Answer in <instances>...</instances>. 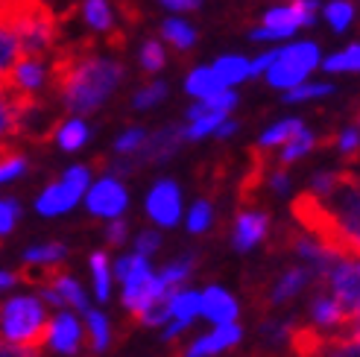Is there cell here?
Listing matches in <instances>:
<instances>
[{
    "mask_svg": "<svg viewBox=\"0 0 360 357\" xmlns=\"http://www.w3.org/2000/svg\"><path fill=\"white\" fill-rule=\"evenodd\" d=\"M193 261H196V255H182V258H176V261H170L165 270H161L158 275H161V281L167 284L170 290H176L182 281H188V275L193 273Z\"/></svg>",
    "mask_w": 360,
    "mask_h": 357,
    "instance_id": "obj_32",
    "label": "cell"
},
{
    "mask_svg": "<svg viewBox=\"0 0 360 357\" xmlns=\"http://www.w3.org/2000/svg\"><path fill=\"white\" fill-rule=\"evenodd\" d=\"M147 132H143L141 126H132L126 129L117 141H115V155H138L143 150V144H147Z\"/></svg>",
    "mask_w": 360,
    "mask_h": 357,
    "instance_id": "obj_35",
    "label": "cell"
},
{
    "mask_svg": "<svg viewBox=\"0 0 360 357\" xmlns=\"http://www.w3.org/2000/svg\"><path fill=\"white\" fill-rule=\"evenodd\" d=\"M158 246H161V238L155 235V231H141V235L135 238V252L138 255H147L150 258Z\"/></svg>",
    "mask_w": 360,
    "mask_h": 357,
    "instance_id": "obj_44",
    "label": "cell"
},
{
    "mask_svg": "<svg viewBox=\"0 0 360 357\" xmlns=\"http://www.w3.org/2000/svg\"><path fill=\"white\" fill-rule=\"evenodd\" d=\"M220 88H226V85L220 82L217 74H214V67H193L188 74V79H185V91L196 100H205L214 91H220Z\"/></svg>",
    "mask_w": 360,
    "mask_h": 357,
    "instance_id": "obj_19",
    "label": "cell"
},
{
    "mask_svg": "<svg viewBox=\"0 0 360 357\" xmlns=\"http://www.w3.org/2000/svg\"><path fill=\"white\" fill-rule=\"evenodd\" d=\"M243 337V328L238 323H229V325H217L211 334L200 337L196 343H191L188 354L185 357H214V354H220L226 349H231L238 340Z\"/></svg>",
    "mask_w": 360,
    "mask_h": 357,
    "instance_id": "obj_13",
    "label": "cell"
},
{
    "mask_svg": "<svg viewBox=\"0 0 360 357\" xmlns=\"http://www.w3.org/2000/svg\"><path fill=\"white\" fill-rule=\"evenodd\" d=\"M357 123H360V115H357Z\"/></svg>",
    "mask_w": 360,
    "mask_h": 357,
    "instance_id": "obj_53",
    "label": "cell"
},
{
    "mask_svg": "<svg viewBox=\"0 0 360 357\" xmlns=\"http://www.w3.org/2000/svg\"><path fill=\"white\" fill-rule=\"evenodd\" d=\"M4 343H18L30 349H41L50 343V319L44 311V299L15 296L4 305Z\"/></svg>",
    "mask_w": 360,
    "mask_h": 357,
    "instance_id": "obj_3",
    "label": "cell"
},
{
    "mask_svg": "<svg viewBox=\"0 0 360 357\" xmlns=\"http://www.w3.org/2000/svg\"><path fill=\"white\" fill-rule=\"evenodd\" d=\"M337 150L346 162H354L360 152V126H346L343 132L337 135Z\"/></svg>",
    "mask_w": 360,
    "mask_h": 357,
    "instance_id": "obj_40",
    "label": "cell"
},
{
    "mask_svg": "<svg viewBox=\"0 0 360 357\" xmlns=\"http://www.w3.org/2000/svg\"><path fill=\"white\" fill-rule=\"evenodd\" d=\"M238 105V94L231 91V88H220V91H214L211 97H205V100H196L191 109H188V120L191 117H196V115H202V112H231Z\"/></svg>",
    "mask_w": 360,
    "mask_h": 357,
    "instance_id": "obj_23",
    "label": "cell"
},
{
    "mask_svg": "<svg viewBox=\"0 0 360 357\" xmlns=\"http://www.w3.org/2000/svg\"><path fill=\"white\" fill-rule=\"evenodd\" d=\"M334 94V88L328 82H302L296 88H290L287 91V103H304V100H316V97H328Z\"/></svg>",
    "mask_w": 360,
    "mask_h": 357,
    "instance_id": "obj_36",
    "label": "cell"
},
{
    "mask_svg": "<svg viewBox=\"0 0 360 357\" xmlns=\"http://www.w3.org/2000/svg\"><path fill=\"white\" fill-rule=\"evenodd\" d=\"M18 214H21V205L15 200H4L0 202V235H9L18 223Z\"/></svg>",
    "mask_w": 360,
    "mask_h": 357,
    "instance_id": "obj_43",
    "label": "cell"
},
{
    "mask_svg": "<svg viewBox=\"0 0 360 357\" xmlns=\"http://www.w3.org/2000/svg\"><path fill=\"white\" fill-rule=\"evenodd\" d=\"M85 319H88V334H91V349L97 354H103L112 340L109 319H105V313H100V311H85Z\"/></svg>",
    "mask_w": 360,
    "mask_h": 357,
    "instance_id": "obj_28",
    "label": "cell"
},
{
    "mask_svg": "<svg viewBox=\"0 0 360 357\" xmlns=\"http://www.w3.org/2000/svg\"><path fill=\"white\" fill-rule=\"evenodd\" d=\"M308 126H304V120H299V117H290V120H278L273 129H266L264 135H261V141H258V147L261 150H273V147H284L287 141H293L299 132H304Z\"/></svg>",
    "mask_w": 360,
    "mask_h": 357,
    "instance_id": "obj_20",
    "label": "cell"
},
{
    "mask_svg": "<svg viewBox=\"0 0 360 357\" xmlns=\"http://www.w3.org/2000/svg\"><path fill=\"white\" fill-rule=\"evenodd\" d=\"M261 334H264V340L281 346V343H290L293 340L296 325L290 323V319H266V323L261 325Z\"/></svg>",
    "mask_w": 360,
    "mask_h": 357,
    "instance_id": "obj_34",
    "label": "cell"
},
{
    "mask_svg": "<svg viewBox=\"0 0 360 357\" xmlns=\"http://www.w3.org/2000/svg\"><path fill=\"white\" fill-rule=\"evenodd\" d=\"M328 74H360V44H349L346 50L334 53L322 62Z\"/></svg>",
    "mask_w": 360,
    "mask_h": 357,
    "instance_id": "obj_26",
    "label": "cell"
},
{
    "mask_svg": "<svg viewBox=\"0 0 360 357\" xmlns=\"http://www.w3.org/2000/svg\"><path fill=\"white\" fill-rule=\"evenodd\" d=\"M211 67H214V74L220 77V82L226 88H231V85H238V82H243L249 77L252 62H246L243 56H223V59L214 62Z\"/></svg>",
    "mask_w": 360,
    "mask_h": 357,
    "instance_id": "obj_22",
    "label": "cell"
},
{
    "mask_svg": "<svg viewBox=\"0 0 360 357\" xmlns=\"http://www.w3.org/2000/svg\"><path fill=\"white\" fill-rule=\"evenodd\" d=\"M311 319H314V325L316 328H337V334H343L346 325H349V316L343 311V305L337 301V296L328 290V293H319L314 301H311Z\"/></svg>",
    "mask_w": 360,
    "mask_h": 357,
    "instance_id": "obj_17",
    "label": "cell"
},
{
    "mask_svg": "<svg viewBox=\"0 0 360 357\" xmlns=\"http://www.w3.org/2000/svg\"><path fill=\"white\" fill-rule=\"evenodd\" d=\"M311 273H314V266H290V270H284L273 281V290H269V305H284V301H290L293 296H299L304 290V284L311 281Z\"/></svg>",
    "mask_w": 360,
    "mask_h": 357,
    "instance_id": "obj_18",
    "label": "cell"
},
{
    "mask_svg": "<svg viewBox=\"0 0 360 357\" xmlns=\"http://www.w3.org/2000/svg\"><path fill=\"white\" fill-rule=\"evenodd\" d=\"M56 141H59V147L65 150V152H77V150H82L85 144H88V126H85V120L82 117H70V120H65L62 126L56 129Z\"/></svg>",
    "mask_w": 360,
    "mask_h": 357,
    "instance_id": "obj_21",
    "label": "cell"
},
{
    "mask_svg": "<svg viewBox=\"0 0 360 357\" xmlns=\"http://www.w3.org/2000/svg\"><path fill=\"white\" fill-rule=\"evenodd\" d=\"M211 205L205 202V200H200V202H193V208H191V214H188V228L193 231V235H202V231H208V226H211Z\"/></svg>",
    "mask_w": 360,
    "mask_h": 357,
    "instance_id": "obj_41",
    "label": "cell"
},
{
    "mask_svg": "<svg viewBox=\"0 0 360 357\" xmlns=\"http://www.w3.org/2000/svg\"><path fill=\"white\" fill-rule=\"evenodd\" d=\"M147 214L158 226H167V228L176 226L179 217H182V193H179V185L170 182V178L155 182V188L147 196Z\"/></svg>",
    "mask_w": 360,
    "mask_h": 357,
    "instance_id": "obj_11",
    "label": "cell"
},
{
    "mask_svg": "<svg viewBox=\"0 0 360 357\" xmlns=\"http://www.w3.org/2000/svg\"><path fill=\"white\" fill-rule=\"evenodd\" d=\"M278 53H281V50H269V53H261V56H258L255 62H252V70H249V77H261V74H266V70L276 65Z\"/></svg>",
    "mask_w": 360,
    "mask_h": 357,
    "instance_id": "obj_45",
    "label": "cell"
},
{
    "mask_svg": "<svg viewBox=\"0 0 360 357\" xmlns=\"http://www.w3.org/2000/svg\"><path fill=\"white\" fill-rule=\"evenodd\" d=\"M165 97H167V85L155 79V82H150V85H143L141 91L132 97V105H135L138 112H143V109H153V105H158Z\"/></svg>",
    "mask_w": 360,
    "mask_h": 357,
    "instance_id": "obj_37",
    "label": "cell"
},
{
    "mask_svg": "<svg viewBox=\"0 0 360 357\" xmlns=\"http://www.w3.org/2000/svg\"><path fill=\"white\" fill-rule=\"evenodd\" d=\"M79 343H82V328L77 323V316L74 313H59L50 323V349L70 357V354L79 351Z\"/></svg>",
    "mask_w": 360,
    "mask_h": 357,
    "instance_id": "obj_16",
    "label": "cell"
},
{
    "mask_svg": "<svg viewBox=\"0 0 360 357\" xmlns=\"http://www.w3.org/2000/svg\"><path fill=\"white\" fill-rule=\"evenodd\" d=\"M340 176H343V170H319V173H314V178H311V190L319 193V196H328V193L337 188Z\"/></svg>",
    "mask_w": 360,
    "mask_h": 357,
    "instance_id": "obj_42",
    "label": "cell"
},
{
    "mask_svg": "<svg viewBox=\"0 0 360 357\" xmlns=\"http://www.w3.org/2000/svg\"><path fill=\"white\" fill-rule=\"evenodd\" d=\"M326 284L349 316V325L343 334H360V258L343 255L328 273Z\"/></svg>",
    "mask_w": 360,
    "mask_h": 357,
    "instance_id": "obj_5",
    "label": "cell"
},
{
    "mask_svg": "<svg viewBox=\"0 0 360 357\" xmlns=\"http://www.w3.org/2000/svg\"><path fill=\"white\" fill-rule=\"evenodd\" d=\"M18 281H21V273H4V275H0V287L9 290V287H15Z\"/></svg>",
    "mask_w": 360,
    "mask_h": 357,
    "instance_id": "obj_52",
    "label": "cell"
},
{
    "mask_svg": "<svg viewBox=\"0 0 360 357\" xmlns=\"http://www.w3.org/2000/svg\"><path fill=\"white\" fill-rule=\"evenodd\" d=\"M290 346L296 357H360V334L328 337L314 328H296Z\"/></svg>",
    "mask_w": 360,
    "mask_h": 357,
    "instance_id": "obj_7",
    "label": "cell"
},
{
    "mask_svg": "<svg viewBox=\"0 0 360 357\" xmlns=\"http://www.w3.org/2000/svg\"><path fill=\"white\" fill-rule=\"evenodd\" d=\"M47 79V70L41 65V59H18L9 70H4V94H15V97H35L41 91V85Z\"/></svg>",
    "mask_w": 360,
    "mask_h": 357,
    "instance_id": "obj_9",
    "label": "cell"
},
{
    "mask_svg": "<svg viewBox=\"0 0 360 357\" xmlns=\"http://www.w3.org/2000/svg\"><path fill=\"white\" fill-rule=\"evenodd\" d=\"M196 313H202V293L193 290H176L173 293V319L191 323Z\"/></svg>",
    "mask_w": 360,
    "mask_h": 357,
    "instance_id": "obj_29",
    "label": "cell"
},
{
    "mask_svg": "<svg viewBox=\"0 0 360 357\" xmlns=\"http://www.w3.org/2000/svg\"><path fill=\"white\" fill-rule=\"evenodd\" d=\"M68 255V249L62 243H44V246H32L24 252V264L30 266H56Z\"/></svg>",
    "mask_w": 360,
    "mask_h": 357,
    "instance_id": "obj_27",
    "label": "cell"
},
{
    "mask_svg": "<svg viewBox=\"0 0 360 357\" xmlns=\"http://www.w3.org/2000/svg\"><path fill=\"white\" fill-rule=\"evenodd\" d=\"M24 167H27V158L21 155V152H15V150H9V147H4V164H0V182H12V178H18L24 173Z\"/></svg>",
    "mask_w": 360,
    "mask_h": 357,
    "instance_id": "obj_39",
    "label": "cell"
},
{
    "mask_svg": "<svg viewBox=\"0 0 360 357\" xmlns=\"http://www.w3.org/2000/svg\"><path fill=\"white\" fill-rule=\"evenodd\" d=\"M126 235H129V226H126V220H112L109 223V228H105V238H109V243L112 246H120L123 240H126Z\"/></svg>",
    "mask_w": 360,
    "mask_h": 357,
    "instance_id": "obj_46",
    "label": "cell"
},
{
    "mask_svg": "<svg viewBox=\"0 0 360 357\" xmlns=\"http://www.w3.org/2000/svg\"><path fill=\"white\" fill-rule=\"evenodd\" d=\"M82 18H85V24L91 30H97V32H109L115 27L109 0H85L82 4Z\"/></svg>",
    "mask_w": 360,
    "mask_h": 357,
    "instance_id": "obj_24",
    "label": "cell"
},
{
    "mask_svg": "<svg viewBox=\"0 0 360 357\" xmlns=\"http://www.w3.org/2000/svg\"><path fill=\"white\" fill-rule=\"evenodd\" d=\"M85 205L94 217H105V220H117L120 214L129 205V196H126V188L117 182L115 176H103L100 182L88 190Z\"/></svg>",
    "mask_w": 360,
    "mask_h": 357,
    "instance_id": "obj_8",
    "label": "cell"
},
{
    "mask_svg": "<svg viewBox=\"0 0 360 357\" xmlns=\"http://www.w3.org/2000/svg\"><path fill=\"white\" fill-rule=\"evenodd\" d=\"M4 30L15 35L21 56L30 59H44L56 39V21L41 0H4Z\"/></svg>",
    "mask_w": 360,
    "mask_h": 357,
    "instance_id": "obj_2",
    "label": "cell"
},
{
    "mask_svg": "<svg viewBox=\"0 0 360 357\" xmlns=\"http://www.w3.org/2000/svg\"><path fill=\"white\" fill-rule=\"evenodd\" d=\"M161 35L176 47V50H191L193 41H196V32L185 24V21H179V18H170V21L161 24Z\"/></svg>",
    "mask_w": 360,
    "mask_h": 357,
    "instance_id": "obj_30",
    "label": "cell"
},
{
    "mask_svg": "<svg viewBox=\"0 0 360 357\" xmlns=\"http://www.w3.org/2000/svg\"><path fill=\"white\" fill-rule=\"evenodd\" d=\"M266 228H269V217L261 211H243L238 214V223H235V243L238 252H249L252 246H258L266 238Z\"/></svg>",
    "mask_w": 360,
    "mask_h": 357,
    "instance_id": "obj_14",
    "label": "cell"
},
{
    "mask_svg": "<svg viewBox=\"0 0 360 357\" xmlns=\"http://www.w3.org/2000/svg\"><path fill=\"white\" fill-rule=\"evenodd\" d=\"M319 65V47L314 41H299L290 47H281L276 65L266 70V82L273 88H296L308 79V74Z\"/></svg>",
    "mask_w": 360,
    "mask_h": 357,
    "instance_id": "obj_4",
    "label": "cell"
},
{
    "mask_svg": "<svg viewBox=\"0 0 360 357\" xmlns=\"http://www.w3.org/2000/svg\"><path fill=\"white\" fill-rule=\"evenodd\" d=\"M123 65L91 50H65L53 59V94H59L70 115H91L115 94Z\"/></svg>",
    "mask_w": 360,
    "mask_h": 357,
    "instance_id": "obj_1",
    "label": "cell"
},
{
    "mask_svg": "<svg viewBox=\"0 0 360 357\" xmlns=\"http://www.w3.org/2000/svg\"><path fill=\"white\" fill-rule=\"evenodd\" d=\"M165 65H167V56H165V47L158 41H147L141 47V67L147 70V74H158Z\"/></svg>",
    "mask_w": 360,
    "mask_h": 357,
    "instance_id": "obj_38",
    "label": "cell"
},
{
    "mask_svg": "<svg viewBox=\"0 0 360 357\" xmlns=\"http://www.w3.org/2000/svg\"><path fill=\"white\" fill-rule=\"evenodd\" d=\"M235 132H238V123L226 117V120L220 123V129H217V132H214V135H217V138H231V135H235Z\"/></svg>",
    "mask_w": 360,
    "mask_h": 357,
    "instance_id": "obj_51",
    "label": "cell"
},
{
    "mask_svg": "<svg viewBox=\"0 0 360 357\" xmlns=\"http://www.w3.org/2000/svg\"><path fill=\"white\" fill-rule=\"evenodd\" d=\"M132 266H135V252L132 255H123L117 264H115V278L123 284L126 278H129V273H132Z\"/></svg>",
    "mask_w": 360,
    "mask_h": 357,
    "instance_id": "obj_47",
    "label": "cell"
},
{
    "mask_svg": "<svg viewBox=\"0 0 360 357\" xmlns=\"http://www.w3.org/2000/svg\"><path fill=\"white\" fill-rule=\"evenodd\" d=\"M39 349H30V346H18V343H4V354L0 357H35Z\"/></svg>",
    "mask_w": 360,
    "mask_h": 357,
    "instance_id": "obj_48",
    "label": "cell"
},
{
    "mask_svg": "<svg viewBox=\"0 0 360 357\" xmlns=\"http://www.w3.org/2000/svg\"><path fill=\"white\" fill-rule=\"evenodd\" d=\"M316 147V135L311 129L299 132L293 141H287V144L281 147V155H278V164H293L296 158H302L304 152H311Z\"/></svg>",
    "mask_w": 360,
    "mask_h": 357,
    "instance_id": "obj_31",
    "label": "cell"
},
{
    "mask_svg": "<svg viewBox=\"0 0 360 357\" xmlns=\"http://www.w3.org/2000/svg\"><path fill=\"white\" fill-rule=\"evenodd\" d=\"M352 18H354V6L349 4V0H331V4H326V21H328L331 30L346 32Z\"/></svg>",
    "mask_w": 360,
    "mask_h": 357,
    "instance_id": "obj_33",
    "label": "cell"
},
{
    "mask_svg": "<svg viewBox=\"0 0 360 357\" xmlns=\"http://www.w3.org/2000/svg\"><path fill=\"white\" fill-rule=\"evenodd\" d=\"M182 141H188V135L179 126H165V129L153 132L147 138V144H143V150L138 152V164H165V162H170V158L179 152V147H182Z\"/></svg>",
    "mask_w": 360,
    "mask_h": 357,
    "instance_id": "obj_12",
    "label": "cell"
},
{
    "mask_svg": "<svg viewBox=\"0 0 360 357\" xmlns=\"http://www.w3.org/2000/svg\"><path fill=\"white\" fill-rule=\"evenodd\" d=\"M202 316L211 319L214 325H229L238 319V301L231 293H226L217 284L202 290Z\"/></svg>",
    "mask_w": 360,
    "mask_h": 357,
    "instance_id": "obj_15",
    "label": "cell"
},
{
    "mask_svg": "<svg viewBox=\"0 0 360 357\" xmlns=\"http://www.w3.org/2000/svg\"><path fill=\"white\" fill-rule=\"evenodd\" d=\"M88 182H91V170H88L85 164L68 167L56 185H47L39 193V200H35V211H39L41 217H56V214L70 211L79 202V196L88 190Z\"/></svg>",
    "mask_w": 360,
    "mask_h": 357,
    "instance_id": "obj_6",
    "label": "cell"
},
{
    "mask_svg": "<svg viewBox=\"0 0 360 357\" xmlns=\"http://www.w3.org/2000/svg\"><path fill=\"white\" fill-rule=\"evenodd\" d=\"M167 9H173V12H188V9H196L200 6V0H161Z\"/></svg>",
    "mask_w": 360,
    "mask_h": 357,
    "instance_id": "obj_50",
    "label": "cell"
},
{
    "mask_svg": "<svg viewBox=\"0 0 360 357\" xmlns=\"http://www.w3.org/2000/svg\"><path fill=\"white\" fill-rule=\"evenodd\" d=\"M88 266H91V275H94V293L100 301H105L112 296V270H109V255L105 252H94L88 258Z\"/></svg>",
    "mask_w": 360,
    "mask_h": 357,
    "instance_id": "obj_25",
    "label": "cell"
},
{
    "mask_svg": "<svg viewBox=\"0 0 360 357\" xmlns=\"http://www.w3.org/2000/svg\"><path fill=\"white\" fill-rule=\"evenodd\" d=\"M316 18V0H287L284 6H273L264 15V27L269 30H278L284 39L302 27H308Z\"/></svg>",
    "mask_w": 360,
    "mask_h": 357,
    "instance_id": "obj_10",
    "label": "cell"
},
{
    "mask_svg": "<svg viewBox=\"0 0 360 357\" xmlns=\"http://www.w3.org/2000/svg\"><path fill=\"white\" fill-rule=\"evenodd\" d=\"M269 185H273L276 193H287V188H290V176L284 173V167H278L273 176H269Z\"/></svg>",
    "mask_w": 360,
    "mask_h": 357,
    "instance_id": "obj_49",
    "label": "cell"
}]
</instances>
